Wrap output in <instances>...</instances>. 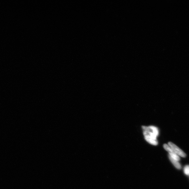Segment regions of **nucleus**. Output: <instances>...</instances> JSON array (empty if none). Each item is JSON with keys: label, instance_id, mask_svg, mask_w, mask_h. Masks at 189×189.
Here are the masks:
<instances>
[{"label": "nucleus", "instance_id": "obj_1", "mask_svg": "<svg viewBox=\"0 0 189 189\" xmlns=\"http://www.w3.org/2000/svg\"><path fill=\"white\" fill-rule=\"evenodd\" d=\"M142 128L146 141L152 145H157L158 142L156 138L159 134L158 128L154 126H142Z\"/></svg>", "mask_w": 189, "mask_h": 189}, {"label": "nucleus", "instance_id": "obj_2", "mask_svg": "<svg viewBox=\"0 0 189 189\" xmlns=\"http://www.w3.org/2000/svg\"><path fill=\"white\" fill-rule=\"evenodd\" d=\"M168 145L171 148L173 151L178 155H179L184 158L186 157V154L175 144L172 143L171 142H169L168 143Z\"/></svg>", "mask_w": 189, "mask_h": 189}, {"label": "nucleus", "instance_id": "obj_3", "mask_svg": "<svg viewBox=\"0 0 189 189\" xmlns=\"http://www.w3.org/2000/svg\"><path fill=\"white\" fill-rule=\"evenodd\" d=\"M163 147L166 151L168 152L169 153V156H171L172 158L177 160V161H179L180 160L179 156L173 151L171 148L170 147L169 145L166 144H164Z\"/></svg>", "mask_w": 189, "mask_h": 189}, {"label": "nucleus", "instance_id": "obj_4", "mask_svg": "<svg viewBox=\"0 0 189 189\" xmlns=\"http://www.w3.org/2000/svg\"><path fill=\"white\" fill-rule=\"evenodd\" d=\"M168 157H169V158L170 161L172 162V163L173 164V165L175 167L177 168V169L180 170L181 169L182 166L178 162V161L177 160H175L172 158L171 156H168Z\"/></svg>", "mask_w": 189, "mask_h": 189}, {"label": "nucleus", "instance_id": "obj_5", "mask_svg": "<svg viewBox=\"0 0 189 189\" xmlns=\"http://www.w3.org/2000/svg\"><path fill=\"white\" fill-rule=\"evenodd\" d=\"M184 172L187 175L189 176V165H186L185 167Z\"/></svg>", "mask_w": 189, "mask_h": 189}]
</instances>
